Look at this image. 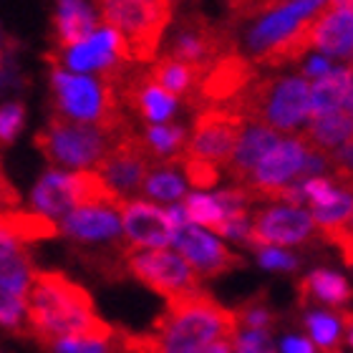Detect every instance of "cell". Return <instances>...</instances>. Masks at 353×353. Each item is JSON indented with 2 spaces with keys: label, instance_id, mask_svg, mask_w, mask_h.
<instances>
[{
  "label": "cell",
  "instance_id": "1",
  "mask_svg": "<svg viewBox=\"0 0 353 353\" xmlns=\"http://www.w3.org/2000/svg\"><path fill=\"white\" fill-rule=\"evenodd\" d=\"M26 321L41 346L106 325L96 316L91 295L61 272H36L26 298Z\"/></svg>",
  "mask_w": 353,
  "mask_h": 353
},
{
  "label": "cell",
  "instance_id": "2",
  "mask_svg": "<svg viewBox=\"0 0 353 353\" xmlns=\"http://www.w3.org/2000/svg\"><path fill=\"white\" fill-rule=\"evenodd\" d=\"M235 313L222 308L207 290H199L167 303L147 336L152 353H199L214 341L235 339Z\"/></svg>",
  "mask_w": 353,
  "mask_h": 353
},
{
  "label": "cell",
  "instance_id": "3",
  "mask_svg": "<svg viewBox=\"0 0 353 353\" xmlns=\"http://www.w3.org/2000/svg\"><path fill=\"white\" fill-rule=\"evenodd\" d=\"M228 109L248 124L293 134L310 121V83L303 76H265L228 103Z\"/></svg>",
  "mask_w": 353,
  "mask_h": 353
},
{
  "label": "cell",
  "instance_id": "4",
  "mask_svg": "<svg viewBox=\"0 0 353 353\" xmlns=\"http://www.w3.org/2000/svg\"><path fill=\"white\" fill-rule=\"evenodd\" d=\"M132 132L134 126L124 132H114L106 126L79 124L59 114H51L48 124L36 134V147L53 164V170L59 167L63 172H86L96 170L103 157Z\"/></svg>",
  "mask_w": 353,
  "mask_h": 353
},
{
  "label": "cell",
  "instance_id": "5",
  "mask_svg": "<svg viewBox=\"0 0 353 353\" xmlns=\"http://www.w3.org/2000/svg\"><path fill=\"white\" fill-rule=\"evenodd\" d=\"M51 86L53 99H56L53 114L79 121V124L106 126L114 132L132 129V121L126 119L124 106L117 99V91L103 79H91V76L81 74H68L63 68H53Z\"/></svg>",
  "mask_w": 353,
  "mask_h": 353
},
{
  "label": "cell",
  "instance_id": "6",
  "mask_svg": "<svg viewBox=\"0 0 353 353\" xmlns=\"http://www.w3.org/2000/svg\"><path fill=\"white\" fill-rule=\"evenodd\" d=\"M99 21L119 30L129 46L132 61L152 63L159 53L164 30L174 18V3L167 0H109L96 6Z\"/></svg>",
  "mask_w": 353,
  "mask_h": 353
},
{
  "label": "cell",
  "instance_id": "7",
  "mask_svg": "<svg viewBox=\"0 0 353 353\" xmlns=\"http://www.w3.org/2000/svg\"><path fill=\"white\" fill-rule=\"evenodd\" d=\"M325 3H232L228 8L230 30L243 28L245 46L252 61L270 51L272 46L285 41L303 21L316 15Z\"/></svg>",
  "mask_w": 353,
  "mask_h": 353
},
{
  "label": "cell",
  "instance_id": "8",
  "mask_svg": "<svg viewBox=\"0 0 353 353\" xmlns=\"http://www.w3.org/2000/svg\"><path fill=\"white\" fill-rule=\"evenodd\" d=\"M235 51V38L228 26H217L207 15L192 10L179 15L164 56L207 71L217 59Z\"/></svg>",
  "mask_w": 353,
  "mask_h": 353
},
{
  "label": "cell",
  "instance_id": "9",
  "mask_svg": "<svg viewBox=\"0 0 353 353\" xmlns=\"http://www.w3.org/2000/svg\"><path fill=\"white\" fill-rule=\"evenodd\" d=\"M245 121L240 114H235L228 106H207L194 114V126L192 134L187 137V147L182 154L190 159H199L207 164H222L228 162L235 147L240 144Z\"/></svg>",
  "mask_w": 353,
  "mask_h": 353
},
{
  "label": "cell",
  "instance_id": "10",
  "mask_svg": "<svg viewBox=\"0 0 353 353\" xmlns=\"http://www.w3.org/2000/svg\"><path fill=\"white\" fill-rule=\"evenodd\" d=\"M126 270L149 290L164 295L167 303L205 290L197 272L170 250H137L126 258Z\"/></svg>",
  "mask_w": 353,
  "mask_h": 353
},
{
  "label": "cell",
  "instance_id": "11",
  "mask_svg": "<svg viewBox=\"0 0 353 353\" xmlns=\"http://www.w3.org/2000/svg\"><path fill=\"white\" fill-rule=\"evenodd\" d=\"M308 149L310 147L303 137H288L272 149L270 154H265L263 162L250 174V179L243 184V190L250 194L252 205L255 202H270L272 205L275 194L298 179Z\"/></svg>",
  "mask_w": 353,
  "mask_h": 353
},
{
  "label": "cell",
  "instance_id": "12",
  "mask_svg": "<svg viewBox=\"0 0 353 353\" xmlns=\"http://www.w3.org/2000/svg\"><path fill=\"white\" fill-rule=\"evenodd\" d=\"M252 232L248 248H280V245H305L316 237V225L305 210L285 205H268L250 214Z\"/></svg>",
  "mask_w": 353,
  "mask_h": 353
},
{
  "label": "cell",
  "instance_id": "13",
  "mask_svg": "<svg viewBox=\"0 0 353 353\" xmlns=\"http://www.w3.org/2000/svg\"><path fill=\"white\" fill-rule=\"evenodd\" d=\"M258 81V68L243 53H228L207 68L199 79L194 111L207 106H228Z\"/></svg>",
  "mask_w": 353,
  "mask_h": 353
},
{
  "label": "cell",
  "instance_id": "14",
  "mask_svg": "<svg viewBox=\"0 0 353 353\" xmlns=\"http://www.w3.org/2000/svg\"><path fill=\"white\" fill-rule=\"evenodd\" d=\"M48 59L56 63L53 68H63L68 74H81L86 76L88 71H109L117 63L126 61L132 63V56H129V46H126L124 36L119 30L109 28V26H101L94 36L83 41V43L74 46V48H66L61 53H53Z\"/></svg>",
  "mask_w": 353,
  "mask_h": 353
},
{
  "label": "cell",
  "instance_id": "15",
  "mask_svg": "<svg viewBox=\"0 0 353 353\" xmlns=\"http://www.w3.org/2000/svg\"><path fill=\"white\" fill-rule=\"evenodd\" d=\"M172 243L176 245L179 258L197 272V278H217V275H225V272L245 265V260L230 250L228 245L192 222L174 230Z\"/></svg>",
  "mask_w": 353,
  "mask_h": 353
},
{
  "label": "cell",
  "instance_id": "16",
  "mask_svg": "<svg viewBox=\"0 0 353 353\" xmlns=\"http://www.w3.org/2000/svg\"><path fill=\"white\" fill-rule=\"evenodd\" d=\"M154 164L157 162H152V157L147 154V149L141 144L139 132L134 129L132 134H126L124 139L119 141L117 147L103 157L101 164H99L94 172L101 174L103 182L109 184L119 197L126 199V194L141 192L144 179H147L149 170H152Z\"/></svg>",
  "mask_w": 353,
  "mask_h": 353
},
{
  "label": "cell",
  "instance_id": "17",
  "mask_svg": "<svg viewBox=\"0 0 353 353\" xmlns=\"http://www.w3.org/2000/svg\"><path fill=\"white\" fill-rule=\"evenodd\" d=\"M124 243L137 250H164L174 240V225L164 210L144 199H124L119 207Z\"/></svg>",
  "mask_w": 353,
  "mask_h": 353
},
{
  "label": "cell",
  "instance_id": "18",
  "mask_svg": "<svg viewBox=\"0 0 353 353\" xmlns=\"http://www.w3.org/2000/svg\"><path fill=\"white\" fill-rule=\"evenodd\" d=\"M313 48L325 59H353V3H325L313 21Z\"/></svg>",
  "mask_w": 353,
  "mask_h": 353
},
{
  "label": "cell",
  "instance_id": "19",
  "mask_svg": "<svg viewBox=\"0 0 353 353\" xmlns=\"http://www.w3.org/2000/svg\"><path fill=\"white\" fill-rule=\"evenodd\" d=\"M61 235L71 237L76 243H121V220L117 210L109 207H76L59 222Z\"/></svg>",
  "mask_w": 353,
  "mask_h": 353
},
{
  "label": "cell",
  "instance_id": "20",
  "mask_svg": "<svg viewBox=\"0 0 353 353\" xmlns=\"http://www.w3.org/2000/svg\"><path fill=\"white\" fill-rule=\"evenodd\" d=\"M280 134L268 129L263 124H248L245 126L243 137H240V144L235 147L232 157L225 162V170H228V176L235 182V187H243L250 174L255 172L260 162H263L265 154H270L272 149L280 144Z\"/></svg>",
  "mask_w": 353,
  "mask_h": 353
},
{
  "label": "cell",
  "instance_id": "21",
  "mask_svg": "<svg viewBox=\"0 0 353 353\" xmlns=\"http://www.w3.org/2000/svg\"><path fill=\"white\" fill-rule=\"evenodd\" d=\"M30 205L33 212L41 217H66L71 210L79 207V194H76V176L74 172L48 170L36 182L30 192Z\"/></svg>",
  "mask_w": 353,
  "mask_h": 353
},
{
  "label": "cell",
  "instance_id": "22",
  "mask_svg": "<svg viewBox=\"0 0 353 353\" xmlns=\"http://www.w3.org/2000/svg\"><path fill=\"white\" fill-rule=\"evenodd\" d=\"M53 28H56V43L61 51L74 48L83 43L99 30V13L88 3H76V0H63L56 6L53 15Z\"/></svg>",
  "mask_w": 353,
  "mask_h": 353
},
{
  "label": "cell",
  "instance_id": "23",
  "mask_svg": "<svg viewBox=\"0 0 353 353\" xmlns=\"http://www.w3.org/2000/svg\"><path fill=\"white\" fill-rule=\"evenodd\" d=\"M149 71V79L157 83L159 88H164L167 94H172L176 99H184V103L194 109V96H197V86H199V79L205 74V68H194V66H187V63H179L174 59H157L152 63Z\"/></svg>",
  "mask_w": 353,
  "mask_h": 353
},
{
  "label": "cell",
  "instance_id": "24",
  "mask_svg": "<svg viewBox=\"0 0 353 353\" xmlns=\"http://www.w3.org/2000/svg\"><path fill=\"white\" fill-rule=\"evenodd\" d=\"M353 94V66H341L333 74L310 83V119L343 111Z\"/></svg>",
  "mask_w": 353,
  "mask_h": 353
},
{
  "label": "cell",
  "instance_id": "25",
  "mask_svg": "<svg viewBox=\"0 0 353 353\" xmlns=\"http://www.w3.org/2000/svg\"><path fill=\"white\" fill-rule=\"evenodd\" d=\"M301 137L310 149L328 157L331 152H336L353 139V117L346 111H336V114L310 119Z\"/></svg>",
  "mask_w": 353,
  "mask_h": 353
},
{
  "label": "cell",
  "instance_id": "26",
  "mask_svg": "<svg viewBox=\"0 0 353 353\" xmlns=\"http://www.w3.org/2000/svg\"><path fill=\"white\" fill-rule=\"evenodd\" d=\"M353 298V288L348 285V280L339 272L331 270H313L310 275L301 280V303L308 305L310 301H318L323 305L339 308L343 303Z\"/></svg>",
  "mask_w": 353,
  "mask_h": 353
},
{
  "label": "cell",
  "instance_id": "27",
  "mask_svg": "<svg viewBox=\"0 0 353 353\" xmlns=\"http://www.w3.org/2000/svg\"><path fill=\"white\" fill-rule=\"evenodd\" d=\"M313 21H316V15H310L308 21H303L298 28L285 38V41H280L278 46H272L270 51L260 56L258 61H252L255 68L263 66V68H285V66H293L298 61L305 56V53L313 48Z\"/></svg>",
  "mask_w": 353,
  "mask_h": 353
},
{
  "label": "cell",
  "instance_id": "28",
  "mask_svg": "<svg viewBox=\"0 0 353 353\" xmlns=\"http://www.w3.org/2000/svg\"><path fill=\"white\" fill-rule=\"evenodd\" d=\"M139 137L152 162H170L187 147V129H182L179 124L147 126L144 132H139Z\"/></svg>",
  "mask_w": 353,
  "mask_h": 353
},
{
  "label": "cell",
  "instance_id": "29",
  "mask_svg": "<svg viewBox=\"0 0 353 353\" xmlns=\"http://www.w3.org/2000/svg\"><path fill=\"white\" fill-rule=\"evenodd\" d=\"M141 192L152 199H159V202H176V199H184L187 184H184V179L179 176V170H176V157L170 159V162H157L154 167L149 170Z\"/></svg>",
  "mask_w": 353,
  "mask_h": 353
},
{
  "label": "cell",
  "instance_id": "30",
  "mask_svg": "<svg viewBox=\"0 0 353 353\" xmlns=\"http://www.w3.org/2000/svg\"><path fill=\"white\" fill-rule=\"evenodd\" d=\"M117 331L114 325H103L99 331L91 333H76V336H63L51 343H46V348H51L53 353H114V343H117Z\"/></svg>",
  "mask_w": 353,
  "mask_h": 353
},
{
  "label": "cell",
  "instance_id": "31",
  "mask_svg": "<svg viewBox=\"0 0 353 353\" xmlns=\"http://www.w3.org/2000/svg\"><path fill=\"white\" fill-rule=\"evenodd\" d=\"M36 268L30 263L28 252L21 250L10 258L0 260V290L15 295V298H28V290L36 278Z\"/></svg>",
  "mask_w": 353,
  "mask_h": 353
},
{
  "label": "cell",
  "instance_id": "32",
  "mask_svg": "<svg viewBox=\"0 0 353 353\" xmlns=\"http://www.w3.org/2000/svg\"><path fill=\"white\" fill-rule=\"evenodd\" d=\"M310 210H313V225H318V232L323 237H328L331 232L348 225V220H351L353 214V194L339 184V192H336V197L331 202L310 207Z\"/></svg>",
  "mask_w": 353,
  "mask_h": 353
},
{
  "label": "cell",
  "instance_id": "33",
  "mask_svg": "<svg viewBox=\"0 0 353 353\" xmlns=\"http://www.w3.org/2000/svg\"><path fill=\"white\" fill-rule=\"evenodd\" d=\"M182 207L187 212V220L197 228H210L217 230L225 220L220 205L214 202L212 194H205V192H192V194H184Z\"/></svg>",
  "mask_w": 353,
  "mask_h": 353
},
{
  "label": "cell",
  "instance_id": "34",
  "mask_svg": "<svg viewBox=\"0 0 353 353\" xmlns=\"http://www.w3.org/2000/svg\"><path fill=\"white\" fill-rule=\"evenodd\" d=\"M237 331H268L275 323V313L268 305V295H252L250 301H245L243 305H237L235 310Z\"/></svg>",
  "mask_w": 353,
  "mask_h": 353
},
{
  "label": "cell",
  "instance_id": "35",
  "mask_svg": "<svg viewBox=\"0 0 353 353\" xmlns=\"http://www.w3.org/2000/svg\"><path fill=\"white\" fill-rule=\"evenodd\" d=\"M305 328L310 333V341L313 346L318 343V348H323V353L333 351L341 341V323L339 318L331 316V313H323V310H313L305 316Z\"/></svg>",
  "mask_w": 353,
  "mask_h": 353
},
{
  "label": "cell",
  "instance_id": "36",
  "mask_svg": "<svg viewBox=\"0 0 353 353\" xmlns=\"http://www.w3.org/2000/svg\"><path fill=\"white\" fill-rule=\"evenodd\" d=\"M176 167H182L187 182L194 190H214L220 184V170L214 164L199 162V159H190V157L179 154L176 157Z\"/></svg>",
  "mask_w": 353,
  "mask_h": 353
},
{
  "label": "cell",
  "instance_id": "37",
  "mask_svg": "<svg viewBox=\"0 0 353 353\" xmlns=\"http://www.w3.org/2000/svg\"><path fill=\"white\" fill-rule=\"evenodd\" d=\"M23 121H26V109L23 103H3L0 106V141L3 144H10L15 141V137L21 134Z\"/></svg>",
  "mask_w": 353,
  "mask_h": 353
},
{
  "label": "cell",
  "instance_id": "38",
  "mask_svg": "<svg viewBox=\"0 0 353 353\" xmlns=\"http://www.w3.org/2000/svg\"><path fill=\"white\" fill-rule=\"evenodd\" d=\"M0 325H8V328L28 325V321H26V301L23 298H15V295L0 290Z\"/></svg>",
  "mask_w": 353,
  "mask_h": 353
},
{
  "label": "cell",
  "instance_id": "39",
  "mask_svg": "<svg viewBox=\"0 0 353 353\" xmlns=\"http://www.w3.org/2000/svg\"><path fill=\"white\" fill-rule=\"evenodd\" d=\"M336 182H353V139L325 157Z\"/></svg>",
  "mask_w": 353,
  "mask_h": 353
},
{
  "label": "cell",
  "instance_id": "40",
  "mask_svg": "<svg viewBox=\"0 0 353 353\" xmlns=\"http://www.w3.org/2000/svg\"><path fill=\"white\" fill-rule=\"evenodd\" d=\"M258 263L265 270H295L298 268V258L280 248H260Z\"/></svg>",
  "mask_w": 353,
  "mask_h": 353
},
{
  "label": "cell",
  "instance_id": "41",
  "mask_svg": "<svg viewBox=\"0 0 353 353\" xmlns=\"http://www.w3.org/2000/svg\"><path fill=\"white\" fill-rule=\"evenodd\" d=\"M336 68H341L339 63H333L331 59H325V56H313L310 61H305V66H303V71H301V76L308 81V79H323V76H328V74H333Z\"/></svg>",
  "mask_w": 353,
  "mask_h": 353
},
{
  "label": "cell",
  "instance_id": "42",
  "mask_svg": "<svg viewBox=\"0 0 353 353\" xmlns=\"http://www.w3.org/2000/svg\"><path fill=\"white\" fill-rule=\"evenodd\" d=\"M280 348H283V353H316V346H313V341H308V339H295V336H288V339H283Z\"/></svg>",
  "mask_w": 353,
  "mask_h": 353
},
{
  "label": "cell",
  "instance_id": "43",
  "mask_svg": "<svg viewBox=\"0 0 353 353\" xmlns=\"http://www.w3.org/2000/svg\"><path fill=\"white\" fill-rule=\"evenodd\" d=\"M232 341L235 339H222V341H214V343H210L207 348H202L199 353H232Z\"/></svg>",
  "mask_w": 353,
  "mask_h": 353
},
{
  "label": "cell",
  "instance_id": "44",
  "mask_svg": "<svg viewBox=\"0 0 353 353\" xmlns=\"http://www.w3.org/2000/svg\"><path fill=\"white\" fill-rule=\"evenodd\" d=\"M343 325H346V333H348V343L353 346V310H343V316H341Z\"/></svg>",
  "mask_w": 353,
  "mask_h": 353
},
{
  "label": "cell",
  "instance_id": "45",
  "mask_svg": "<svg viewBox=\"0 0 353 353\" xmlns=\"http://www.w3.org/2000/svg\"><path fill=\"white\" fill-rule=\"evenodd\" d=\"M237 353H275V351H272V346H268V348H237Z\"/></svg>",
  "mask_w": 353,
  "mask_h": 353
},
{
  "label": "cell",
  "instance_id": "46",
  "mask_svg": "<svg viewBox=\"0 0 353 353\" xmlns=\"http://www.w3.org/2000/svg\"><path fill=\"white\" fill-rule=\"evenodd\" d=\"M348 228H351V230H353V214H351V220H348Z\"/></svg>",
  "mask_w": 353,
  "mask_h": 353
},
{
  "label": "cell",
  "instance_id": "47",
  "mask_svg": "<svg viewBox=\"0 0 353 353\" xmlns=\"http://www.w3.org/2000/svg\"><path fill=\"white\" fill-rule=\"evenodd\" d=\"M328 353H341V351H328Z\"/></svg>",
  "mask_w": 353,
  "mask_h": 353
}]
</instances>
